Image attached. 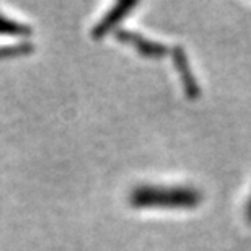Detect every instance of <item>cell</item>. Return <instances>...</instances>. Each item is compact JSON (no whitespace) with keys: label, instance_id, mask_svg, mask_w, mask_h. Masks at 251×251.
Wrapping results in <instances>:
<instances>
[{"label":"cell","instance_id":"obj_3","mask_svg":"<svg viewBox=\"0 0 251 251\" xmlns=\"http://www.w3.org/2000/svg\"><path fill=\"white\" fill-rule=\"evenodd\" d=\"M170 52H172L173 64H175V67H176V72L179 75V80H181V85H183V90H184L186 98L198 100L201 97V87H199L198 80H196V77H194L193 70H191L186 51H184L181 46H176V48H173Z\"/></svg>","mask_w":251,"mask_h":251},{"label":"cell","instance_id":"obj_2","mask_svg":"<svg viewBox=\"0 0 251 251\" xmlns=\"http://www.w3.org/2000/svg\"><path fill=\"white\" fill-rule=\"evenodd\" d=\"M116 38L118 41H121L124 44H129V46L135 48L142 57L147 59H162L170 52L168 48L162 43L152 41V39L142 36L139 33L129 31V29H121V31H116Z\"/></svg>","mask_w":251,"mask_h":251},{"label":"cell","instance_id":"obj_6","mask_svg":"<svg viewBox=\"0 0 251 251\" xmlns=\"http://www.w3.org/2000/svg\"><path fill=\"white\" fill-rule=\"evenodd\" d=\"M247 220L251 224V198L248 199V204H247Z\"/></svg>","mask_w":251,"mask_h":251},{"label":"cell","instance_id":"obj_1","mask_svg":"<svg viewBox=\"0 0 251 251\" xmlns=\"http://www.w3.org/2000/svg\"><path fill=\"white\" fill-rule=\"evenodd\" d=\"M130 205L137 209H194L202 202L201 191L191 186H137L130 191Z\"/></svg>","mask_w":251,"mask_h":251},{"label":"cell","instance_id":"obj_5","mask_svg":"<svg viewBox=\"0 0 251 251\" xmlns=\"http://www.w3.org/2000/svg\"><path fill=\"white\" fill-rule=\"evenodd\" d=\"M29 36L31 34V28L26 25L18 23L15 20L0 15V36Z\"/></svg>","mask_w":251,"mask_h":251},{"label":"cell","instance_id":"obj_4","mask_svg":"<svg viewBox=\"0 0 251 251\" xmlns=\"http://www.w3.org/2000/svg\"><path fill=\"white\" fill-rule=\"evenodd\" d=\"M135 7H137V2H132V0H126V2L116 3L97 25H95V28L92 29V36L95 39L104 38L109 31H113Z\"/></svg>","mask_w":251,"mask_h":251}]
</instances>
